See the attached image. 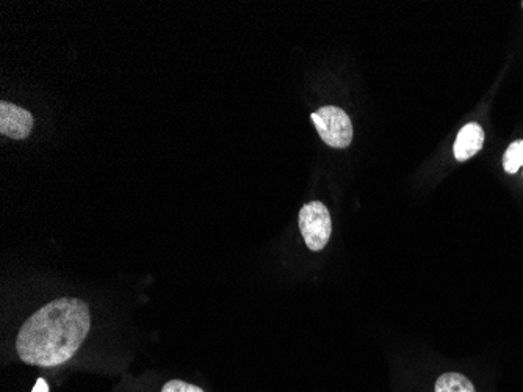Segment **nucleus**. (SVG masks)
I'll list each match as a JSON object with an SVG mask.
<instances>
[{"label":"nucleus","instance_id":"nucleus-2","mask_svg":"<svg viewBox=\"0 0 523 392\" xmlns=\"http://www.w3.org/2000/svg\"><path fill=\"white\" fill-rule=\"evenodd\" d=\"M312 121L326 145L332 148H348L353 140V124L350 117L339 107H322L312 113Z\"/></svg>","mask_w":523,"mask_h":392},{"label":"nucleus","instance_id":"nucleus-4","mask_svg":"<svg viewBox=\"0 0 523 392\" xmlns=\"http://www.w3.org/2000/svg\"><path fill=\"white\" fill-rule=\"evenodd\" d=\"M32 129V113L10 102H0V134L13 140H24Z\"/></svg>","mask_w":523,"mask_h":392},{"label":"nucleus","instance_id":"nucleus-8","mask_svg":"<svg viewBox=\"0 0 523 392\" xmlns=\"http://www.w3.org/2000/svg\"><path fill=\"white\" fill-rule=\"evenodd\" d=\"M162 392H204L198 386L190 385V383L181 382V380H173V382L166 383L163 386Z\"/></svg>","mask_w":523,"mask_h":392},{"label":"nucleus","instance_id":"nucleus-9","mask_svg":"<svg viewBox=\"0 0 523 392\" xmlns=\"http://www.w3.org/2000/svg\"><path fill=\"white\" fill-rule=\"evenodd\" d=\"M32 392H49V386H47V383L44 382L43 378H40Z\"/></svg>","mask_w":523,"mask_h":392},{"label":"nucleus","instance_id":"nucleus-5","mask_svg":"<svg viewBox=\"0 0 523 392\" xmlns=\"http://www.w3.org/2000/svg\"><path fill=\"white\" fill-rule=\"evenodd\" d=\"M484 145V131L478 123H469L459 131L456 137L455 157L459 162L469 160L470 157L480 153Z\"/></svg>","mask_w":523,"mask_h":392},{"label":"nucleus","instance_id":"nucleus-10","mask_svg":"<svg viewBox=\"0 0 523 392\" xmlns=\"http://www.w3.org/2000/svg\"><path fill=\"white\" fill-rule=\"evenodd\" d=\"M522 7H523V2H522Z\"/></svg>","mask_w":523,"mask_h":392},{"label":"nucleus","instance_id":"nucleus-6","mask_svg":"<svg viewBox=\"0 0 523 392\" xmlns=\"http://www.w3.org/2000/svg\"><path fill=\"white\" fill-rule=\"evenodd\" d=\"M436 392H477L473 388V383L470 382L469 378L464 377L458 372H447L442 374L441 377L437 378L436 386H434Z\"/></svg>","mask_w":523,"mask_h":392},{"label":"nucleus","instance_id":"nucleus-1","mask_svg":"<svg viewBox=\"0 0 523 392\" xmlns=\"http://www.w3.org/2000/svg\"><path fill=\"white\" fill-rule=\"evenodd\" d=\"M91 327L90 309L79 298H58L22 325L19 358L30 366L55 367L76 355Z\"/></svg>","mask_w":523,"mask_h":392},{"label":"nucleus","instance_id":"nucleus-7","mask_svg":"<svg viewBox=\"0 0 523 392\" xmlns=\"http://www.w3.org/2000/svg\"><path fill=\"white\" fill-rule=\"evenodd\" d=\"M523 167V140L511 143L503 156V168L509 175H514Z\"/></svg>","mask_w":523,"mask_h":392},{"label":"nucleus","instance_id":"nucleus-3","mask_svg":"<svg viewBox=\"0 0 523 392\" xmlns=\"http://www.w3.org/2000/svg\"><path fill=\"white\" fill-rule=\"evenodd\" d=\"M300 231L309 250L322 251L328 245L332 233L328 207L320 201L306 204L300 212Z\"/></svg>","mask_w":523,"mask_h":392}]
</instances>
